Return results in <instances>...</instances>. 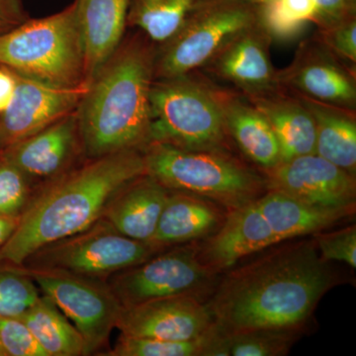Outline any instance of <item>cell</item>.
<instances>
[{"instance_id": "6da1fadb", "label": "cell", "mask_w": 356, "mask_h": 356, "mask_svg": "<svg viewBox=\"0 0 356 356\" xmlns=\"http://www.w3.org/2000/svg\"><path fill=\"white\" fill-rule=\"evenodd\" d=\"M336 281L313 238L290 243L229 269L207 306L214 322L229 334L297 331Z\"/></svg>"}, {"instance_id": "7a4b0ae2", "label": "cell", "mask_w": 356, "mask_h": 356, "mask_svg": "<svg viewBox=\"0 0 356 356\" xmlns=\"http://www.w3.org/2000/svg\"><path fill=\"white\" fill-rule=\"evenodd\" d=\"M145 173L139 149L86 159L35 193L13 235L0 247V264L21 266L44 245L92 226L114 196Z\"/></svg>"}, {"instance_id": "3957f363", "label": "cell", "mask_w": 356, "mask_h": 356, "mask_svg": "<svg viewBox=\"0 0 356 356\" xmlns=\"http://www.w3.org/2000/svg\"><path fill=\"white\" fill-rule=\"evenodd\" d=\"M156 44L144 33L126 32L89 79L79 106L86 159L139 149L151 143V95Z\"/></svg>"}, {"instance_id": "277c9868", "label": "cell", "mask_w": 356, "mask_h": 356, "mask_svg": "<svg viewBox=\"0 0 356 356\" xmlns=\"http://www.w3.org/2000/svg\"><path fill=\"white\" fill-rule=\"evenodd\" d=\"M146 173L168 191L195 194L227 210L254 202L266 178L229 149H178L152 142L143 149Z\"/></svg>"}, {"instance_id": "5b68a950", "label": "cell", "mask_w": 356, "mask_h": 356, "mask_svg": "<svg viewBox=\"0 0 356 356\" xmlns=\"http://www.w3.org/2000/svg\"><path fill=\"white\" fill-rule=\"evenodd\" d=\"M151 143L191 151H232L222 105V86L199 72L154 79Z\"/></svg>"}, {"instance_id": "8992f818", "label": "cell", "mask_w": 356, "mask_h": 356, "mask_svg": "<svg viewBox=\"0 0 356 356\" xmlns=\"http://www.w3.org/2000/svg\"><path fill=\"white\" fill-rule=\"evenodd\" d=\"M0 65L20 76L62 88L88 83L74 2L46 17H30L1 35Z\"/></svg>"}, {"instance_id": "52a82bcc", "label": "cell", "mask_w": 356, "mask_h": 356, "mask_svg": "<svg viewBox=\"0 0 356 356\" xmlns=\"http://www.w3.org/2000/svg\"><path fill=\"white\" fill-rule=\"evenodd\" d=\"M259 22V7L245 0H207L163 44H156L154 79L206 67L236 36Z\"/></svg>"}, {"instance_id": "ba28073f", "label": "cell", "mask_w": 356, "mask_h": 356, "mask_svg": "<svg viewBox=\"0 0 356 356\" xmlns=\"http://www.w3.org/2000/svg\"><path fill=\"white\" fill-rule=\"evenodd\" d=\"M163 250L122 235L103 218L83 232L44 245L22 266L107 280Z\"/></svg>"}, {"instance_id": "9c48e42d", "label": "cell", "mask_w": 356, "mask_h": 356, "mask_svg": "<svg viewBox=\"0 0 356 356\" xmlns=\"http://www.w3.org/2000/svg\"><path fill=\"white\" fill-rule=\"evenodd\" d=\"M216 274L199 259L198 243L165 248L137 266L112 274L107 283L123 307L168 297L201 296Z\"/></svg>"}, {"instance_id": "30bf717a", "label": "cell", "mask_w": 356, "mask_h": 356, "mask_svg": "<svg viewBox=\"0 0 356 356\" xmlns=\"http://www.w3.org/2000/svg\"><path fill=\"white\" fill-rule=\"evenodd\" d=\"M25 269L40 292L74 322L83 339L84 355L104 353L123 307L107 281L65 271Z\"/></svg>"}, {"instance_id": "8fae6325", "label": "cell", "mask_w": 356, "mask_h": 356, "mask_svg": "<svg viewBox=\"0 0 356 356\" xmlns=\"http://www.w3.org/2000/svg\"><path fill=\"white\" fill-rule=\"evenodd\" d=\"M0 154L38 191L86 159L79 108Z\"/></svg>"}, {"instance_id": "7c38bea8", "label": "cell", "mask_w": 356, "mask_h": 356, "mask_svg": "<svg viewBox=\"0 0 356 356\" xmlns=\"http://www.w3.org/2000/svg\"><path fill=\"white\" fill-rule=\"evenodd\" d=\"M277 83L294 95L356 111L355 67L336 57L316 35L299 44L291 64L277 70Z\"/></svg>"}, {"instance_id": "4fadbf2b", "label": "cell", "mask_w": 356, "mask_h": 356, "mask_svg": "<svg viewBox=\"0 0 356 356\" xmlns=\"http://www.w3.org/2000/svg\"><path fill=\"white\" fill-rule=\"evenodd\" d=\"M266 191L282 192L327 209H355L356 177L317 154L296 156L262 170Z\"/></svg>"}, {"instance_id": "5bb4252c", "label": "cell", "mask_w": 356, "mask_h": 356, "mask_svg": "<svg viewBox=\"0 0 356 356\" xmlns=\"http://www.w3.org/2000/svg\"><path fill=\"white\" fill-rule=\"evenodd\" d=\"M14 74L15 93L0 114V153L79 108L88 90V83L62 88Z\"/></svg>"}, {"instance_id": "9a60e30c", "label": "cell", "mask_w": 356, "mask_h": 356, "mask_svg": "<svg viewBox=\"0 0 356 356\" xmlns=\"http://www.w3.org/2000/svg\"><path fill=\"white\" fill-rule=\"evenodd\" d=\"M213 323L209 307L202 300L177 296L122 307L116 329L127 337L191 341L202 336Z\"/></svg>"}, {"instance_id": "2e32d148", "label": "cell", "mask_w": 356, "mask_h": 356, "mask_svg": "<svg viewBox=\"0 0 356 356\" xmlns=\"http://www.w3.org/2000/svg\"><path fill=\"white\" fill-rule=\"evenodd\" d=\"M273 42L259 22L232 40L202 70L245 97L270 92L280 88L277 70L271 62Z\"/></svg>"}, {"instance_id": "e0dca14e", "label": "cell", "mask_w": 356, "mask_h": 356, "mask_svg": "<svg viewBox=\"0 0 356 356\" xmlns=\"http://www.w3.org/2000/svg\"><path fill=\"white\" fill-rule=\"evenodd\" d=\"M207 238L201 247L198 245L199 259L216 275L243 257L278 243L255 201L229 210L221 226Z\"/></svg>"}, {"instance_id": "ac0fdd59", "label": "cell", "mask_w": 356, "mask_h": 356, "mask_svg": "<svg viewBox=\"0 0 356 356\" xmlns=\"http://www.w3.org/2000/svg\"><path fill=\"white\" fill-rule=\"evenodd\" d=\"M170 192L145 173L114 196L102 218L122 235L149 243L156 233Z\"/></svg>"}, {"instance_id": "d6986e66", "label": "cell", "mask_w": 356, "mask_h": 356, "mask_svg": "<svg viewBox=\"0 0 356 356\" xmlns=\"http://www.w3.org/2000/svg\"><path fill=\"white\" fill-rule=\"evenodd\" d=\"M130 1L74 0L77 24L83 38L88 83L125 36Z\"/></svg>"}, {"instance_id": "ffe728a7", "label": "cell", "mask_w": 356, "mask_h": 356, "mask_svg": "<svg viewBox=\"0 0 356 356\" xmlns=\"http://www.w3.org/2000/svg\"><path fill=\"white\" fill-rule=\"evenodd\" d=\"M245 98L273 128L280 144L281 161L316 154L315 122L298 96L280 88Z\"/></svg>"}, {"instance_id": "44dd1931", "label": "cell", "mask_w": 356, "mask_h": 356, "mask_svg": "<svg viewBox=\"0 0 356 356\" xmlns=\"http://www.w3.org/2000/svg\"><path fill=\"white\" fill-rule=\"evenodd\" d=\"M218 206L195 194L170 191L149 243L165 250L207 238L225 219Z\"/></svg>"}, {"instance_id": "7402d4cb", "label": "cell", "mask_w": 356, "mask_h": 356, "mask_svg": "<svg viewBox=\"0 0 356 356\" xmlns=\"http://www.w3.org/2000/svg\"><path fill=\"white\" fill-rule=\"evenodd\" d=\"M222 105L229 138L243 156L261 172L277 165L280 147L266 117L234 88H222Z\"/></svg>"}, {"instance_id": "603a6c76", "label": "cell", "mask_w": 356, "mask_h": 356, "mask_svg": "<svg viewBox=\"0 0 356 356\" xmlns=\"http://www.w3.org/2000/svg\"><path fill=\"white\" fill-rule=\"evenodd\" d=\"M255 204L278 243L325 231L351 216L355 210L317 207L274 191H266Z\"/></svg>"}, {"instance_id": "cb8c5ba5", "label": "cell", "mask_w": 356, "mask_h": 356, "mask_svg": "<svg viewBox=\"0 0 356 356\" xmlns=\"http://www.w3.org/2000/svg\"><path fill=\"white\" fill-rule=\"evenodd\" d=\"M297 96L315 122L316 154L356 177L355 110Z\"/></svg>"}, {"instance_id": "d4e9b609", "label": "cell", "mask_w": 356, "mask_h": 356, "mask_svg": "<svg viewBox=\"0 0 356 356\" xmlns=\"http://www.w3.org/2000/svg\"><path fill=\"white\" fill-rule=\"evenodd\" d=\"M19 318L47 356L86 355L83 337L46 295H40Z\"/></svg>"}, {"instance_id": "484cf974", "label": "cell", "mask_w": 356, "mask_h": 356, "mask_svg": "<svg viewBox=\"0 0 356 356\" xmlns=\"http://www.w3.org/2000/svg\"><path fill=\"white\" fill-rule=\"evenodd\" d=\"M207 0H131L127 27L138 30L156 44H163L181 28Z\"/></svg>"}, {"instance_id": "4316f807", "label": "cell", "mask_w": 356, "mask_h": 356, "mask_svg": "<svg viewBox=\"0 0 356 356\" xmlns=\"http://www.w3.org/2000/svg\"><path fill=\"white\" fill-rule=\"evenodd\" d=\"M296 339L297 331L252 330L227 332V346L229 356H283Z\"/></svg>"}, {"instance_id": "83f0119b", "label": "cell", "mask_w": 356, "mask_h": 356, "mask_svg": "<svg viewBox=\"0 0 356 356\" xmlns=\"http://www.w3.org/2000/svg\"><path fill=\"white\" fill-rule=\"evenodd\" d=\"M40 295L24 267L0 264V316L19 317Z\"/></svg>"}, {"instance_id": "f1b7e54d", "label": "cell", "mask_w": 356, "mask_h": 356, "mask_svg": "<svg viewBox=\"0 0 356 356\" xmlns=\"http://www.w3.org/2000/svg\"><path fill=\"white\" fill-rule=\"evenodd\" d=\"M204 334L191 341H163L120 334L116 346L106 356H203Z\"/></svg>"}, {"instance_id": "f546056e", "label": "cell", "mask_w": 356, "mask_h": 356, "mask_svg": "<svg viewBox=\"0 0 356 356\" xmlns=\"http://www.w3.org/2000/svg\"><path fill=\"white\" fill-rule=\"evenodd\" d=\"M29 180L0 154V215L20 218L35 196Z\"/></svg>"}, {"instance_id": "4dcf8cb0", "label": "cell", "mask_w": 356, "mask_h": 356, "mask_svg": "<svg viewBox=\"0 0 356 356\" xmlns=\"http://www.w3.org/2000/svg\"><path fill=\"white\" fill-rule=\"evenodd\" d=\"M0 346L6 356H47L19 317L0 316Z\"/></svg>"}, {"instance_id": "1f68e13d", "label": "cell", "mask_w": 356, "mask_h": 356, "mask_svg": "<svg viewBox=\"0 0 356 356\" xmlns=\"http://www.w3.org/2000/svg\"><path fill=\"white\" fill-rule=\"evenodd\" d=\"M314 242L318 254L325 261H339L356 267L355 225L332 233L314 234Z\"/></svg>"}, {"instance_id": "d6a6232c", "label": "cell", "mask_w": 356, "mask_h": 356, "mask_svg": "<svg viewBox=\"0 0 356 356\" xmlns=\"http://www.w3.org/2000/svg\"><path fill=\"white\" fill-rule=\"evenodd\" d=\"M315 35L336 57L355 69L356 16L332 27L318 29Z\"/></svg>"}, {"instance_id": "836d02e7", "label": "cell", "mask_w": 356, "mask_h": 356, "mask_svg": "<svg viewBox=\"0 0 356 356\" xmlns=\"http://www.w3.org/2000/svg\"><path fill=\"white\" fill-rule=\"evenodd\" d=\"M259 23L273 41L280 42H290L298 38L308 24L287 16L281 9L278 0L259 7Z\"/></svg>"}, {"instance_id": "e575fe53", "label": "cell", "mask_w": 356, "mask_h": 356, "mask_svg": "<svg viewBox=\"0 0 356 356\" xmlns=\"http://www.w3.org/2000/svg\"><path fill=\"white\" fill-rule=\"evenodd\" d=\"M316 17L314 24L318 29L332 27L356 16V10L351 8L348 0H315Z\"/></svg>"}, {"instance_id": "d590c367", "label": "cell", "mask_w": 356, "mask_h": 356, "mask_svg": "<svg viewBox=\"0 0 356 356\" xmlns=\"http://www.w3.org/2000/svg\"><path fill=\"white\" fill-rule=\"evenodd\" d=\"M23 0H0V36L29 19Z\"/></svg>"}, {"instance_id": "8d00e7d4", "label": "cell", "mask_w": 356, "mask_h": 356, "mask_svg": "<svg viewBox=\"0 0 356 356\" xmlns=\"http://www.w3.org/2000/svg\"><path fill=\"white\" fill-rule=\"evenodd\" d=\"M283 13L292 19L304 23H313L316 17L315 0H278Z\"/></svg>"}, {"instance_id": "74e56055", "label": "cell", "mask_w": 356, "mask_h": 356, "mask_svg": "<svg viewBox=\"0 0 356 356\" xmlns=\"http://www.w3.org/2000/svg\"><path fill=\"white\" fill-rule=\"evenodd\" d=\"M15 89V74L8 67L0 65V114L10 104Z\"/></svg>"}, {"instance_id": "f35d334b", "label": "cell", "mask_w": 356, "mask_h": 356, "mask_svg": "<svg viewBox=\"0 0 356 356\" xmlns=\"http://www.w3.org/2000/svg\"><path fill=\"white\" fill-rule=\"evenodd\" d=\"M19 218L6 217L0 215V247L13 235L17 227Z\"/></svg>"}, {"instance_id": "ab89813d", "label": "cell", "mask_w": 356, "mask_h": 356, "mask_svg": "<svg viewBox=\"0 0 356 356\" xmlns=\"http://www.w3.org/2000/svg\"><path fill=\"white\" fill-rule=\"evenodd\" d=\"M245 1L254 4L255 6L261 7L271 3V2L275 1V0H245Z\"/></svg>"}, {"instance_id": "60d3db41", "label": "cell", "mask_w": 356, "mask_h": 356, "mask_svg": "<svg viewBox=\"0 0 356 356\" xmlns=\"http://www.w3.org/2000/svg\"><path fill=\"white\" fill-rule=\"evenodd\" d=\"M348 3L351 6V8L355 9L356 10V0H348Z\"/></svg>"}, {"instance_id": "b9f144b4", "label": "cell", "mask_w": 356, "mask_h": 356, "mask_svg": "<svg viewBox=\"0 0 356 356\" xmlns=\"http://www.w3.org/2000/svg\"><path fill=\"white\" fill-rule=\"evenodd\" d=\"M0 356H6V353L2 350L1 346H0Z\"/></svg>"}]
</instances>
